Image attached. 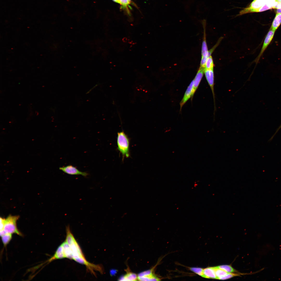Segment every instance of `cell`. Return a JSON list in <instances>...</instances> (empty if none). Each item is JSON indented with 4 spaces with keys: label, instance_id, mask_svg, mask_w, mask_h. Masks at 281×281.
Returning a JSON list of instances; mask_svg holds the SVG:
<instances>
[{
    "label": "cell",
    "instance_id": "cell-1",
    "mask_svg": "<svg viewBox=\"0 0 281 281\" xmlns=\"http://www.w3.org/2000/svg\"><path fill=\"white\" fill-rule=\"evenodd\" d=\"M66 237L65 240L69 245L71 250L73 259L80 264L85 265L87 269L94 275H95L94 270L102 273L103 271L101 266L99 265L91 263L86 260L79 245L70 231L69 225L66 227Z\"/></svg>",
    "mask_w": 281,
    "mask_h": 281
},
{
    "label": "cell",
    "instance_id": "cell-2",
    "mask_svg": "<svg viewBox=\"0 0 281 281\" xmlns=\"http://www.w3.org/2000/svg\"><path fill=\"white\" fill-rule=\"evenodd\" d=\"M130 142L129 138L123 131L117 133V149L122 154L123 161L125 157L127 158L130 156Z\"/></svg>",
    "mask_w": 281,
    "mask_h": 281
},
{
    "label": "cell",
    "instance_id": "cell-3",
    "mask_svg": "<svg viewBox=\"0 0 281 281\" xmlns=\"http://www.w3.org/2000/svg\"><path fill=\"white\" fill-rule=\"evenodd\" d=\"M19 218L18 216L10 215L6 219L4 218L3 228L0 231L1 237L5 233L16 234L21 236H23L17 226V221Z\"/></svg>",
    "mask_w": 281,
    "mask_h": 281
},
{
    "label": "cell",
    "instance_id": "cell-4",
    "mask_svg": "<svg viewBox=\"0 0 281 281\" xmlns=\"http://www.w3.org/2000/svg\"><path fill=\"white\" fill-rule=\"evenodd\" d=\"M275 31L270 29L265 36L260 51L254 62L256 65L258 62L263 53L272 41L275 34Z\"/></svg>",
    "mask_w": 281,
    "mask_h": 281
},
{
    "label": "cell",
    "instance_id": "cell-5",
    "mask_svg": "<svg viewBox=\"0 0 281 281\" xmlns=\"http://www.w3.org/2000/svg\"><path fill=\"white\" fill-rule=\"evenodd\" d=\"M204 29V35L202 43L201 55L202 58L200 65L202 66H205L206 61L208 58V51L206 40L205 27L206 21L203 20L202 21Z\"/></svg>",
    "mask_w": 281,
    "mask_h": 281
},
{
    "label": "cell",
    "instance_id": "cell-6",
    "mask_svg": "<svg viewBox=\"0 0 281 281\" xmlns=\"http://www.w3.org/2000/svg\"><path fill=\"white\" fill-rule=\"evenodd\" d=\"M59 169L64 173L70 175H81L84 177H87L88 175L87 172L81 171L76 167L70 165L60 167Z\"/></svg>",
    "mask_w": 281,
    "mask_h": 281
},
{
    "label": "cell",
    "instance_id": "cell-7",
    "mask_svg": "<svg viewBox=\"0 0 281 281\" xmlns=\"http://www.w3.org/2000/svg\"><path fill=\"white\" fill-rule=\"evenodd\" d=\"M145 271L140 273L138 275V280L140 281H159L160 279L153 273V269Z\"/></svg>",
    "mask_w": 281,
    "mask_h": 281
},
{
    "label": "cell",
    "instance_id": "cell-8",
    "mask_svg": "<svg viewBox=\"0 0 281 281\" xmlns=\"http://www.w3.org/2000/svg\"><path fill=\"white\" fill-rule=\"evenodd\" d=\"M206 79L210 87L213 95L215 109V96L214 90V74L213 69H205L204 72Z\"/></svg>",
    "mask_w": 281,
    "mask_h": 281
},
{
    "label": "cell",
    "instance_id": "cell-9",
    "mask_svg": "<svg viewBox=\"0 0 281 281\" xmlns=\"http://www.w3.org/2000/svg\"><path fill=\"white\" fill-rule=\"evenodd\" d=\"M205 68L200 67L194 79L193 80V96L197 89L204 73Z\"/></svg>",
    "mask_w": 281,
    "mask_h": 281
},
{
    "label": "cell",
    "instance_id": "cell-10",
    "mask_svg": "<svg viewBox=\"0 0 281 281\" xmlns=\"http://www.w3.org/2000/svg\"><path fill=\"white\" fill-rule=\"evenodd\" d=\"M193 80L190 83L185 92L184 96L180 103V111L183 106L190 98H192L193 88Z\"/></svg>",
    "mask_w": 281,
    "mask_h": 281
},
{
    "label": "cell",
    "instance_id": "cell-11",
    "mask_svg": "<svg viewBox=\"0 0 281 281\" xmlns=\"http://www.w3.org/2000/svg\"><path fill=\"white\" fill-rule=\"evenodd\" d=\"M65 258L63 248L62 244L60 245L57 248L54 255L47 261L48 263L57 259Z\"/></svg>",
    "mask_w": 281,
    "mask_h": 281
},
{
    "label": "cell",
    "instance_id": "cell-12",
    "mask_svg": "<svg viewBox=\"0 0 281 281\" xmlns=\"http://www.w3.org/2000/svg\"><path fill=\"white\" fill-rule=\"evenodd\" d=\"M202 277L206 278L216 279L214 267H208L204 269Z\"/></svg>",
    "mask_w": 281,
    "mask_h": 281
},
{
    "label": "cell",
    "instance_id": "cell-13",
    "mask_svg": "<svg viewBox=\"0 0 281 281\" xmlns=\"http://www.w3.org/2000/svg\"><path fill=\"white\" fill-rule=\"evenodd\" d=\"M61 244L63 248L65 258L73 259V255L71 250L66 240H65Z\"/></svg>",
    "mask_w": 281,
    "mask_h": 281
},
{
    "label": "cell",
    "instance_id": "cell-14",
    "mask_svg": "<svg viewBox=\"0 0 281 281\" xmlns=\"http://www.w3.org/2000/svg\"><path fill=\"white\" fill-rule=\"evenodd\" d=\"M281 24V13L276 14L270 29L275 31Z\"/></svg>",
    "mask_w": 281,
    "mask_h": 281
},
{
    "label": "cell",
    "instance_id": "cell-15",
    "mask_svg": "<svg viewBox=\"0 0 281 281\" xmlns=\"http://www.w3.org/2000/svg\"><path fill=\"white\" fill-rule=\"evenodd\" d=\"M138 280V275L132 272H127L125 275L120 277L119 280L120 281H136Z\"/></svg>",
    "mask_w": 281,
    "mask_h": 281
},
{
    "label": "cell",
    "instance_id": "cell-16",
    "mask_svg": "<svg viewBox=\"0 0 281 281\" xmlns=\"http://www.w3.org/2000/svg\"><path fill=\"white\" fill-rule=\"evenodd\" d=\"M4 246H6L10 242L12 238V234L5 233L1 237Z\"/></svg>",
    "mask_w": 281,
    "mask_h": 281
},
{
    "label": "cell",
    "instance_id": "cell-17",
    "mask_svg": "<svg viewBox=\"0 0 281 281\" xmlns=\"http://www.w3.org/2000/svg\"><path fill=\"white\" fill-rule=\"evenodd\" d=\"M214 267L217 279H219V278L225 276L228 273L225 271L218 268L216 266Z\"/></svg>",
    "mask_w": 281,
    "mask_h": 281
},
{
    "label": "cell",
    "instance_id": "cell-18",
    "mask_svg": "<svg viewBox=\"0 0 281 281\" xmlns=\"http://www.w3.org/2000/svg\"><path fill=\"white\" fill-rule=\"evenodd\" d=\"M214 66L213 59L211 56L207 59L205 66V69H213Z\"/></svg>",
    "mask_w": 281,
    "mask_h": 281
},
{
    "label": "cell",
    "instance_id": "cell-19",
    "mask_svg": "<svg viewBox=\"0 0 281 281\" xmlns=\"http://www.w3.org/2000/svg\"><path fill=\"white\" fill-rule=\"evenodd\" d=\"M218 268L228 273H232L236 271L231 266L228 265H223L216 266Z\"/></svg>",
    "mask_w": 281,
    "mask_h": 281
},
{
    "label": "cell",
    "instance_id": "cell-20",
    "mask_svg": "<svg viewBox=\"0 0 281 281\" xmlns=\"http://www.w3.org/2000/svg\"><path fill=\"white\" fill-rule=\"evenodd\" d=\"M203 269L200 267H191L190 270L197 274L202 277L203 275Z\"/></svg>",
    "mask_w": 281,
    "mask_h": 281
},
{
    "label": "cell",
    "instance_id": "cell-21",
    "mask_svg": "<svg viewBox=\"0 0 281 281\" xmlns=\"http://www.w3.org/2000/svg\"><path fill=\"white\" fill-rule=\"evenodd\" d=\"M223 37H220L216 43L215 45L210 50L208 51V58L211 56V55L213 52L216 48L219 45V44L223 39Z\"/></svg>",
    "mask_w": 281,
    "mask_h": 281
},
{
    "label": "cell",
    "instance_id": "cell-22",
    "mask_svg": "<svg viewBox=\"0 0 281 281\" xmlns=\"http://www.w3.org/2000/svg\"><path fill=\"white\" fill-rule=\"evenodd\" d=\"M239 274L234 273H228L226 275L219 278L220 280H226L230 278L234 277L239 276Z\"/></svg>",
    "mask_w": 281,
    "mask_h": 281
},
{
    "label": "cell",
    "instance_id": "cell-23",
    "mask_svg": "<svg viewBox=\"0 0 281 281\" xmlns=\"http://www.w3.org/2000/svg\"><path fill=\"white\" fill-rule=\"evenodd\" d=\"M119 3L124 8L127 9L130 3L128 0H119Z\"/></svg>",
    "mask_w": 281,
    "mask_h": 281
},
{
    "label": "cell",
    "instance_id": "cell-24",
    "mask_svg": "<svg viewBox=\"0 0 281 281\" xmlns=\"http://www.w3.org/2000/svg\"><path fill=\"white\" fill-rule=\"evenodd\" d=\"M272 8L271 7L269 6L267 4H265L259 9L257 11V12L263 11L271 9Z\"/></svg>",
    "mask_w": 281,
    "mask_h": 281
},
{
    "label": "cell",
    "instance_id": "cell-25",
    "mask_svg": "<svg viewBox=\"0 0 281 281\" xmlns=\"http://www.w3.org/2000/svg\"><path fill=\"white\" fill-rule=\"evenodd\" d=\"M281 13V8H277L276 11V14Z\"/></svg>",
    "mask_w": 281,
    "mask_h": 281
},
{
    "label": "cell",
    "instance_id": "cell-26",
    "mask_svg": "<svg viewBox=\"0 0 281 281\" xmlns=\"http://www.w3.org/2000/svg\"><path fill=\"white\" fill-rule=\"evenodd\" d=\"M114 2L117 3H119V0H112Z\"/></svg>",
    "mask_w": 281,
    "mask_h": 281
},
{
    "label": "cell",
    "instance_id": "cell-27",
    "mask_svg": "<svg viewBox=\"0 0 281 281\" xmlns=\"http://www.w3.org/2000/svg\"><path fill=\"white\" fill-rule=\"evenodd\" d=\"M281 128V125H280V126H279V127L278 128V129H277V131H276V132L275 133H276V132H277V131H278V130H279V129H280V128Z\"/></svg>",
    "mask_w": 281,
    "mask_h": 281
},
{
    "label": "cell",
    "instance_id": "cell-28",
    "mask_svg": "<svg viewBox=\"0 0 281 281\" xmlns=\"http://www.w3.org/2000/svg\"><path fill=\"white\" fill-rule=\"evenodd\" d=\"M129 0V2H131V0Z\"/></svg>",
    "mask_w": 281,
    "mask_h": 281
}]
</instances>
